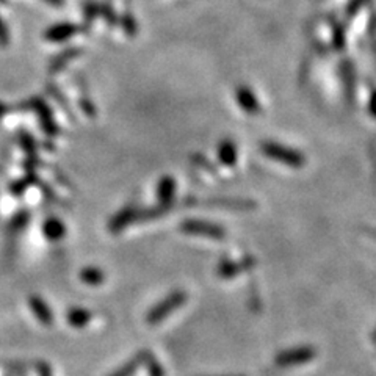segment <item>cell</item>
Here are the masks:
<instances>
[{"label":"cell","instance_id":"obj_1","mask_svg":"<svg viewBox=\"0 0 376 376\" xmlns=\"http://www.w3.org/2000/svg\"><path fill=\"white\" fill-rule=\"evenodd\" d=\"M187 301V295L182 290H176L168 295L165 300L160 301L159 304L154 306L149 314H147V323L157 325L160 321H163L168 315H171L173 311H176Z\"/></svg>","mask_w":376,"mask_h":376},{"label":"cell","instance_id":"obj_2","mask_svg":"<svg viewBox=\"0 0 376 376\" xmlns=\"http://www.w3.org/2000/svg\"><path fill=\"white\" fill-rule=\"evenodd\" d=\"M19 110H33L36 113V116L39 118V123H41L43 130L46 132L47 137H55L58 135V126L53 119L51 107L47 105L43 99L39 98H33L29 102H24Z\"/></svg>","mask_w":376,"mask_h":376},{"label":"cell","instance_id":"obj_3","mask_svg":"<svg viewBox=\"0 0 376 376\" xmlns=\"http://www.w3.org/2000/svg\"><path fill=\"white\" fill-rule=\"evenodd\" d=\"M315 348L312 347H297L292 350H284L274 358V364L281 368L303 365L306 362L312 361L315 358Z\"/></svg>","mask_w":376,"mask_h":376},{"label":"cell","instance_id":"obj_4","mask_svg":"<svg viewBox=\"0 0 376 376\" xmlns=\"http://www.w3.org/2000/svg\"><path fill=\"white\" fill-rule=\"evenodd\" d=\"M262 149H264V152L270 159L279 160V162H282L284 165H288V166L298 168V166H303V163H304V157L301 156L300 152L288 149V147H286V146H281L276 143H265L264 146H262Z\"/></svg>","mask_w":376,"mask_h":376},{"label":"cell","instance_id":"obj_5","mask_svg":"<svg viewBox=\"0 0 376 376\" xmlns=\"http://www.w3.org/2000/svg\"><path fill=\"white\" fill-rule=\"evenodd\" d=\"M180 229L187 234L206 235V237L217 239V240H220L224 235V231L221 229L220 226L212 224V223H209V221H201V220L184 221L182 226H180Z\"/></svg>","mask_w":376,"mask_h":376},{"label":"cell","instance_id":"obj_6","mask_svg":"<svg viewBox=\"0 0 376 376\" xmlns=\"http://www.w3.org/2000/svg\"><path fill=\"white\" fill-rule=\"evenodd\" d=\"M138 207L137 206H127L124 209H121L115 217L109 221V231L112 234L123 232L126 227H129L132 223H135L138 218Z\"/></svg>","mask_w":376,"mask_h":376},{"label":"cell","instance_id":"obj_7","mask_svg":"<svg viewBox=\"0 0 376 376\" xmlns=\"http://www.w3.org/2000/svg\"><path fill=\"white\" fill-rule=\"evenodd\" d=\"M79 32H80V27L76 24H71V22L55 24L46 30L44 38H46V41H51V43H63L71 36L77 35Z\"/></svg>","mask_w":376,"mask_h":376},{"label":"cell","instance_id":"obj_8","mask_svg":"<svg viewBox=\"0 0 376 376\" xmlns=\"http://www.w3.org/2000/svg\"><path fill=\"white\" fill-rule=\"evenodd\" d=\"M29 304H30L32 312L35 314V317L41 321L44 326H51L53 323L52 309L47 306V303L41 297H38V295H32V297L29 298Z\"/></svg>","mask_w":376,"mask_h":376},{"label":"cell","instance_id":"obj_9","mask_svg":"<svg viewBox=\"0 0 376 376\" xmlns=\"http://www.w3.org/2000/svg\"><path fill=\"white\" fill-rule=\"evenodd\" d=\"M174 194H176V180L170 176H165L163 179H160V182L157 185L159 204L173 207Z\"/></svg>","mask_w":376,"mask_h":376},{"label":"cell","instance_id":"obj_10","mask_svg":"<svg viewBox=\"0 0 376 376\" xmlns=\"http://www.w3.org/2000/svg\"><path fill=\"white\" fill-rule=\"evenodd\" d=\"M43 232L46 235V239L49 241H58L66 235V226L60 218L51 217L44 221Z\"/></svg>","mask_w":376,"mask_h":376},{"label":"cell","instance_id":"obj_11","mask_svg":"<svg viewBox=\"0 0 376 376\" xmlns=\"http://www.w3.org/2000/svg\"><path fill=\"white\" fill-rule=\"evenodd\" d=\"M138 359L141 362V365L146 368V372L149 376H165V368L160 365V362L157 361L156 356H154L149 350L140 351Z\"/></svg>","mask_w":376,"mask_h":376},{"label":"cell","instance_id":"obj_12","mask_svg":"<svg viewBox=\"0 0 376 376\" xmlns=\"http://www.w3.org/2000/svg\"><path fill=\"white\" fill-rule=\"evenodd\" d=\"M80 53H82V49H68V51H63L62 53H58V55L52 60V63L49 66V72L51 74H57L62 71L63 68H66V65H68L71 60L77 58Z\"/></svg>","mask_w":376,"mask_h":376},{"label":"cell","instance_id":"obj_13","mask_svg":"<svg viewBox=\"0 0 376 376\" xmlns=\"http://www.w3.org/2000/svg\"><path fill=\"white\" fill-rule=\"evenodd\" d=\"M66 318L72 328H85L91 321L93 314L83 307H72L68 311Z\"/></svg>","mask_w":376,"mask_h":376},{"label":"cell","instance_id":"obj_14","mask_svg":"<svg viewBox=\"0 0 376 376\" xmlns=\"http://www.w3.org/2000/svg\"><path fill=\"white\" fill-rule=\"evenodd\" d=\"M80 279L88 286H99L105 281V276H104V271L99 270V268L86 267L82 271H80Z\"/></svg>","mask_w":376,"mask_h":376},{"label":"cell","instance_id":"obj_15","mask_svg":"<svg viewBox=\"0 0 376 376\" xmlns=\"http://www.w3.org/2000/svg\"><path fill=\"white\" fill-rule=\"evenodd\" d=\"M237 100H239V104L243 107V109L246 112H250V113H256L259 110V104H257V99L254 98V94L250 91V90H246V88H240L237 91Z\"/></svg>","mask_w":376,"mask_h":376},{"label":"cell","instance_id":"obj_16","mask_svg":"<svg viewBox=\"0 0 376 376\" xmlns=\"http://www.w3.org/2000/svg\"><path fill=\"white\" fill-rule=\"evenodd\" d=\"M39 182L36 174L35 173H27V176H24L22 179L16 180L15 184L11 185V193L16 194V196H19V194H22L27 188H29L30 185Z\"/></svg>","mask_w":376,"mask_h":376},{"label":"cell","instance_id":"obj_17","mask_svg":"<svg viewBox=\"0 0 376 376\" xmlns=\"http://www.w3.org/2000/svg\"><path fill=\"white\" fill-rule=\"evenodd\" d=\"M218 156L221 159V162H223L224 165H234L235 159H237V152H235V146L231 143V141H224V143L220 146Z\"/></svg>","mask_w":376,"mask_h":376},{"label":"cell","instance_id":"obj_18","mask_svg":"<svg viewBox=\"0 0 376 376\" xmlns=\"http://www.w3.org/2000/svg\"><path fill=\"white\" fill-rule=\"evenodd\" d=\"M29 220H30V213L27 210H21L19 213H16L15 217H13V220L10 221V226H8L10 232H13V234L21 232L27 226V223H29Z\"/></svg>","mask_w":376,"mask_h":376},{"label":"cell","instance_id":"obj_19","mask_svg":"<svg viewBox=\"0 0 376 376\" xmlns=\"http://www.w3.org/2000/svg\"><path fill=\"white\" fill-rule=\"evenodd\" d=\"M141 365V362L138 359V356L130 359L129 362H126V364L121 365L118 370H115L113 373H110L109 376H133V373L137 372V368Z\"/></svg>","mask_w":376,"mask_h":376},{"label":"cell","instance_id":"obj_20","mask_svg":"<svg viewBox=\"0 0 376 376\" xmlns=\"http://www.w3.org/2000/svg\"><path fill=\"white\" fill-rule=\"evenodd\" d=\"M21 145L27 152V157H38L36 154V143L35 140L32 138L30 133H21Z\"/></svg>","mask_w":376,"mask_h":376},{"label":"cell","instance_id":"obj_21","mask_svg":"<svg viewBox=\"0 0 376 376\" xmlns=\"http://www.w3.org/2000/svg\"><path fill=\"white\" fill-rule=\"evenodd\" d=\"M47 93L52 94V96L58 100V104L62 105V107H65V110L68 112V115H71V109H69L68 102H66V99H65L63 94L57 90L55 85H47Z\"/></svg>","mask_w":376,"mask_h":376},{"label":"cell","instance_id":"obj_22","mask_svg":"<svg viewBox=\"0 0 376 376\" xmlns=\"http://www.w3.org/2000/svg\"><path fill=\"white\" fill-rule=\"evenodd\" d=\"M99 16H102L109 24H116L118 19L109 5H99Z\"/></svg>","mask_w":376,"mask_h":376},{"label":"cell","instance_id":"obj_23","mask_svg":"<svg viewBox=\"0 0 376 376\" xmlns=\"http://www.w3.org/2000/svg\"><path fill=\"white\" fill-rule=\"evenodd\" d=\"M121 24H123V29L126 33H129V35H135L137 30H138V25L135 22V19H133L130 15H126L123 18V21H121Z\"/></svg>","mask_w":376,"mask_h":376},{"label":"cell","instance_id":"obj_24","mask_svg":"<svg viewBox=\"0 0 376 376\" xmlns=\"http://www.w3.org/2000/svg\"><path fill=\"white\" fill-rule=\"evenodd\" d=\"M367 2L368 0H350V4L347 6V18H354Z\"/></svg>","mask_w":376,"mask_h":376},{"label":"cell","instance_id":"obj_25","mask_svg":"<svg viewBox=\"0 0 376 376\" xmlns=\"http://www.w3.org/2000/svg\"><path fill=\"white\" fill-rule=\"evenodd\" d=\"M99 16V5L98 4H86L85 5V19L86 22H93V19Z\"/></svg>","mask_w":376,"mask_h":376},{"label":"cell","instance_id":"obj_26","mask_svg":"<svg viewBox=\"0 0 376 376\" xmlns=\"http://www.w3.org/2000/svg\"><path fill=\"white\" fill-rule=\"evenodd\" d=\"M80 107H82V110H83V113L86 116H90V118L96 116V107L93 105V102L90 99H86V98L80 99Z\"/></svg>","mask_w":376,"mask_h":376},{"label":"cell","instance_id":"obj_27","mask_svg":"<svg viewBox=\"0 0 376 376\" xmlns=\"http://www.w3.org/2000/svg\"><path fill=\"white\" fill-rule=\"evenodd\" d=\"M8 43H10V32L6 29L4 19L0 18V44L6 46Z\"/></svg>","mask_w":376,"mask_h":376},{"label":"cell","instance_id":"obj_28","mask_svg":"<svg viewBox=\"0 0 376 376\" xmlns=\"http://www.w3.org/2000/svg\"><path fill=\"white\" fill-rule=\"evenodd\" d=\"M36 372L39 376H52V368L46 362H36Z\"/></svg>","mask_w":376,"mask_h":376},{"label":"cell","instance_id":"obj_29","mask_svg":"<svg viewBox=\"0 0 376 376\" xmlns=\"http://www.w3.org/2000/svg\"><path fill=\"white\" fill-rule=\"evenodd\" d=\"M10 113V107L8 105H5L4 102H0V118H4L6 116Z\"/></svg>","mask_w":376,"mask_h":376},{"label":"cell","instance_id":"obj_30","mask_svg":"<svg viewBox=\"0 0 376 376\" xmlns=\"http://www.w3.org/2000/svg\"><path fill=\"white\" fill-rule=\"evenodd\" d=\"M44 2L52 5V6H62L65 4V0H44Z\"/></svg>","mask_w":376,"mask_h":376},{"label":"cell","instance_id":"obj_31","mask_svg":"<svg viewBox=\"0 0 376 376\" xmlns=\"http://www.w3.org/2000/svg\"><path fill=\"white\" fill-rule=\"evenodd\" d=\"M372 112H373V115L376 116V94H375L373 99H372Z\"/></svg>","mask_w":376,"mask_h":376},{"label":"cell","instance_id":"obj_32","mask_svg":"<svg viewBox=\"0 0 376 376\" xmlns=\"http://www.w3.org/2000/svg\"><path fill=\"white\" fill-rule=\"evenodd\" d=\"M373 342H375V344H376V331L373 333Z\"/></svg>","mask_w":376,"mask_h":376},{"label":"cell","instance_id":"obj_33","mask_svg":"<svg viewBox=\"0 0 376 376\" xmlns=\"http://www.w3.org/2000/svg\"><path fill=\"white\" fill-rule=\"evenodd\" d=\"M229 376H245V375H229Z\"/></svg>","mask_w":376,"mask_h":376}]
</instances>
